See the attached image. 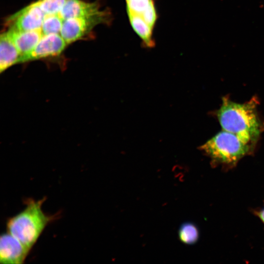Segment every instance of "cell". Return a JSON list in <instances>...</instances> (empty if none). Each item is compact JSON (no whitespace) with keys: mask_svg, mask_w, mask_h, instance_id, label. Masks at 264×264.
<instances>
[{"mask_svg":"<svg viewBox=\"0 0 264 264\" xmlns=\"http://www.w3.org/2000/svg\"><path fill=\"white\" fill-rule=\"evenodd\" d=\"M255 98L244 103L234 102L223 98L217 116L223 130L236 134L254 144L264 128L257 110Z\"/></svg>","mask_w":264,"mask_h":264,"instance_id":"obj_1","label":"cell"},{"mask_svg":"<svg viewBox=\"0 0 264 264\" xmlns=\"http://www.w3.org/2000/svg\"><path fill=\"white\" fill-rule=\"evenodd\" d=\"M44 199H28L25 208L10 218L6 223L7 232L30 250L55 217L44 212L42 204Z\"/></svg>","mask_w":264,"mask_h":264,"instance_id":"obj_2","label":"cell"},{"mask_svg":"<svg viewBox=\"0 0 264 264\" xmlns=\"http://www.w3.org/2000/svg\"><path fill=\"white\" fill-rule=\"evenodd\" d=\"M255 145L238 135L223 130L208 140L200 149L211 159L213 166L228 170L235 167L245 156L254 151Z\"/></svg>","mask_w":264,"mask_h":264,"instance_id":"obj_3","label":"cell"},{"mask_svg":"<svg viewBox=\"0 0 264 264\" xmlns=\"http://www.w3.org/2000/svg\"><path fill=\"white\" fill-rule=\"evenodd\" d=\"M131 26L146 48L155 45L154 30L158 19L154 0H125Z\"/></svg>","mask_w":264,"mask_h":264,"instance_id":"obj_4","label":"cell"},{"mask_svg":"<svg viewBox=\"0 0 264 264\" xmlns=\"http://www.w3.org/2000/svg\"><path fill=\"white\" fill-rule=\"evenodd\" d=\"M111 20V14L108 9L88 16L66 19L60 35L68 45L87 36L97 25L109 24Z\"/></svg>","mask_w":264,"mask_h":264,"instance_id":"obj_5","label":"cell"},{"mask_svg":"<svg viewBox=\"0 0 264 264\" xmlns=\"http://www.w3.org/2000/svg\"><path fill=\"white\" fill-rule=\"evenodd\" d=\"M66 45L60 34L44 35L31 50L20 57L18 64L58 56Z\"/></svg>","mask_w":264,"mask_h":264,"instance_id":"obj_6","label":"cell"},{"mask_svg":"<svg viewBox=\"0 0 264 264\" xmlns=\"http://www.w3.org/2000/svg\"><path fill=\"white\" fill-rule=\"evenodd\" d=\"M45 15L36 1L11 15L7 22L10 28L19 30H41Z\"/></svg>","mask_w":264,"mask_h":264,"instance_id":"obj_7","label":"cell"},{"mask_svg":"<svg viewBox=\"0 0 264 264\" xmlns=\"http://www.w3.org/2000/svg\"><path fill=\"white\" fill-rule=\"evenodd\" d=\"M30 249L9 232L2 234L0 239L1 264H22Z\"/></svg>","mask_w":264,"mask_h":264,"instance_id":"obj_8","label":"cell"},{"mask_svg":"<svg viewBox=\"0 0 264 264\" xmlns=\"http://www.w3.org/2000/svg\"><path fill=\"white\" fill-rule=\"evenodd\" d=\"M6 32L21 56L31 50L44 35L41 29L22 31L9 28Z\"/></svg>","mask_w":264,"mask_h":264,"instance_id":"obj_9","label":"cell"},{"mask_svg":"<svg viewBox=\"0 0 264 264\" xmlns=\"http://www.w3.org/2000/svg\"><path fill=\"white\" fill-rule=\"evenodd\" d=\"M100 10L99 2H86L81 0H67L59 15L66 19L88 16L95 14Z\"/></svg>","mask_w":264,"mask_h":264,"instance_id":"obj_10","label":"cell"},{"mask_svg":"<svg viewBox=\"0 0 264 264\" xmlns=\"http://www.w3.org/2000/svg\"><path fill=\"white\" fill-rule=\"evenodd\" d=\"M21 55L7 32L0 36V72L18 64Z\"/></svg>","mask_w":264,"mask_h":264,"instance_id":"obj_11","label":"cell"},{"mask_svg":"<svg viewBox=\"0 0 264 264\" xmlns=\"http://www.w3.org/2000/svg\"><path fill=\"white\" fill-rule=\"evenodd\" d=\"M179 240L185 244H195L199 238L198 227L193 223L186 222L182 223L178 231Z\"/></svg>","mask_w":264,"mask_h":264,"instance_id":"obj_12","label":"cell"},{"mask_svg":"<svg viewBox=\"0 0 264 264\" xmlns=\"http://www.w3.org/2000/svg\"><path fill=\"white\" fill-rule=\"evenodd\" d=\"M63 22L59 14L45 15L41 28L43 34H60Z\"/></svg>","mask_w":264,"mask_h":264,"instance_id":"obj_13","label":"cell"},{"mask_svg":"<svg viewBox=\"0 0 264 264\" xmlns=\"http://www.w3.org/2000/svg\"><path fill=\"white\" fill-rule=\"evenodd\" d=\"M67 0H38L37 2L45 15L59 14Z\"/></svg>","mask_w":264,"mask_h":264,"instance_id":"obj_14","label":"cell"},{"mask_svg":"<svg viewBox=\"0 0 264 264\" xmlns=\"http://www.w3.org/2000/svg\"><path fill=\"white\" fill-rule=\"evenodd\" d=\"M253 213L258 217L264 224V206L258 210H255Z\"/></svg>","mask_w":264,"mask_h":264,"instance_id":"obj_15","label":"cell"}]
</instances>
